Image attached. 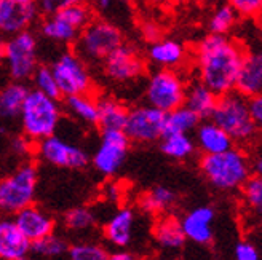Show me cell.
I'll list each match as a JSON object with an SVG mask.
<instances>
[{"label": "cell", "instance_id": "12", "mask_svg": "<svg viewBox=\"0 0 262 260\" xmlns=\"http://www.w3.org/2000/svg\"><path fill=\"white\" fill-rule=\"evenodd\" d=\"M129 144L123 129H102L99 146L91 158L93 168L104 177L115 176L126 160Z\"/></svg>", "mask_w": 262, "mask_h": 260}, {"label": "cell", "instance_id": "39", "mask_svg": "<svg viewBox=\"0 0 262 260\" xmlns=\"http://www.w3.org/2000/svg\"><path fill=\"white\" fill-rule=\"evenodd\" d=\"M77 2H85V0H37L35 5L38 8V13H42V15H51V13L69 7L72 4H77Z\"/></svg>", "mask_w": 262, "mask_h": 260}, {"label": "cell", "instance_id": "40", "mask_svg": "<svg viewBox=\"0 0 262 260\" xmlns=\"http://www.w3.org/2000/svg\"><path fill=\"white\" fill-rule=\"evenodd\" d=\"M126 4L128 0H93V8L102 15H107L112 11H120V8Z\"/></svg>", "mask_w": 262, "mask_h": 260}, {"label": "cell", "instance_id": "2", "mask_svg": "<svg viewBox=\"0 0 262 260\" xmlns=\"http://www.w3.org/2000/svg\"><path fill=\"white\" fill-rule=\"evenodd\" d=\"M199 168L208 184L224 193L240 190L253 174L251 155L240 146L219 153L202 155Z\"/></svg>", "mask_w": 262, "mask_h": 260}, {"label": "cell", "instance_id": "9", "mask_svg": "<svg viewBox=\"0 0 262 260\" xmlns=\"http://www.w3.org/2000/svg\"><path fill=\"white\" fill-rule=\"evenodd\" d=\"M186 80L176 69H157L146 83V101L150 106L169 112L184 104Z\"/></svg>", "mask_w": 262, "mask_h": 260}, {"label": "cell", "instance_id": "5", "mask_svg": "<svg viewBox=\"0 0 262 260\" xmlns=\"http://www.w3.org/2000/svg\"><path fill=\"white\" fill-rule=\"evenodd\" d=\"M123 43V32L114 21L93 18L74 42V51L88 64H101Z\"/></svg>", "mask_w": 262, "mask_h": 260}, {"label": "cell", "instance_id": "42", "mask_svg": "<svg viewBox=\"0 0 262 260\" xmlns=\"http://www.w3.org/2000/svg\"><path fill=\"white\" fill-rule=\"evenodd\" d=\"M32 146H35V144H34V142H31L24 134H21V136H18V137H15L11 140V149L15 150L16 153H19V155L29 153Z\"/></svg>", "mask_w": 262, "mask_h": 260}, {"label": "cell", "instance_id": "36", "mask_svg": "<svg viewBox=\"0 0 262 260\" xmlns=\"http://www.w3.org/2000/svg\"><path fill=\"white\" fill-rule=\"evenodd\" d=\"M68 257L71 260H107L109 251L98 243H77L69 246Z\"/></svg>", "mask_w": 262, "mask_h": 260}, {"label": "cell", "instance_id": "34", "mask_svg": "<svg viewBox=\"0 0 262 260\" xmlns=\"http://www.w3.org/2000/svg\"><path fill=\"white\" fill-rule=\"evenodd\" d=\"M64 227L71 231H85L93 228L96 224V216L95 212L85 206L72 207L68 212L64 214Z\"/></svg>", "mask_w": 262, "mask_h": 260}, {"label": "cell", "instance_id": "46", "mask_svg": "<svg viewBox=\"0 0 262 260\" xmlns=\"http://www.w3.org/2000/svg\"><path fill=\"white\" fill-rule=\"evenodd\" d=\"M109 258H112V260H135L136 255L133 252L126 251V248H122V249H117L115 252L109 254Z\"/></svg>", "mask_w": 262, "mask_h": 260}, {"label": "cell", "instance_id": "48", "mask_svg": "<svg viewBox=\"0 0 262 260\" xmlns=\"http://www.w3.org/2000/svg\"><path fill=\"white\" fill-rule=\"evenodd\" d=\"M199 2H202L205 5H216V4L221 2V0H199Z\"/></svg>", "mask_w": 262, "mask_h": 260}, {"label": "cell", "instance_id": "25", "mask_svg": "<svg viewBox=\"0 0 262 260\" xmlns=\"http://www.w3.org/2000/svg\"><path fill=\"white\" fill-rule=\"evenodd\" d=\"M154 240L157 246L166 252L181 251L187 241L181 228L179 219L168 214L159 216V220L154 225Z\"/></svg>", "mask_w": 262, "mask_h": 260}, {"label": "cell", "instance_id": "38", "mask_svg": "<svg viewBox=\"0 0 262 260\" xmlns=\"http://www.w3.org/2000/svg\"><path fill=\"white\" fill-rule=\"evenodd\" d=\"M233 258L235 260H259L260 254L254 243L242 240L233 246Z\"/></svg>", "mask_w": 262, "mask_h": 260}, {"label": "cell", "instance_id": "30", "mask_svg": "<svg viewBox=\"0 0 262 260\" xmlns=\"http://www.w3.org/2000/svg\"><path fill=\"white\" fill-rule=\"evenodd\" d=\"M160 150L165 157L174 161H186L195 153V140L190 134H163L160 139Z\"/></svg>", "mask_w": 262, "mask_h": 260}, {"label": "cell", "instance_id": "4", "mask_svg": "<svg viewBox=\"0 0 262 260\" xmlns=\"http://www.w3.org/2000/svg\"><path fill=\"white\" fill-rule=\"evenodd\" d=\"M61 119L62 107L59 99L50 98L35 88H29L18 120L21 134L37 144L38 140L56 133Z\"/></svg>", "mask_w": 262, "mask_h": 260}, {"label": "cell", "instance_id": "32", "mask_svg": "<svg viewBox=\"0 0 262 260\" xmlns=\"http://www.w3.org/2000/svg\"><path fill=\"white\" fill-rule=\"evenodd\" d=\"M238 13L235 11L227 2L224 4H216L213 8L211 15L208 18L206 28L209 34H219V35H229L233 28L237 26L238 21Z\"/></svg>", "mask_w": 262, "mask_h": 260}, {"label": "cell", "instance_id": "44", "mask_svg": "<svg viewBox=\"0 0 262 260\" xmlns=\"http://www.w3.org/2000/svg\"><path fill=\"white\" fill-rule=\"evenodd\" d=\"M142 34H144V37H146L149 42H154V40H157V38H160V37H162L159 26H155V24H152V22L144 24Z\"/></svg>", "mask_w": 262, "mask_h": 260}, {"label": "cell", "instance_id": "50", "mask_svg": "<svg viewBox=\"0 0 262 260\" xmlns=\"http://www.w3.org/2000/svg\"><path fill=\"white\" fill-rule=\"evenodd\" d=\"M21 2H28V4H35L37 0H21Z\"/></svg>", "mask_w": 262, "mask_h": 260}, {"label": "cell", "instance_id": "21", "mask_svg": "<svg viewBox=\"0 0 262 260\" xmlns=\"http://www.w3.org/2000/svg\"><path fill=\"white\" fill-rule=\"evenodd\" d=\"M235 89L248 99L262 94V48L245 51Z\"/></svg>", "mask_w": 262, "mask_h": 260}, {"label": "cell", "instance_id": "26", "mask_svg": "<svg viewBox=\"0 0 262 260\" xmlns=\"http://www.w3.org/2000/svg\"><path fill=\"white\" fill-rule=\"evenodd\" d=\"M178 201V193L165 185H155L139 197V207L149 216H163L173 209Z\"/></svg>", "mask_w": 262, "mask_h": 260}, {"label": "cell", "instance_id": "49", "mask_svg": "<svg viewBox=\"0 0 262 260\" xmlns=\"http://www.w3.org/2000/svg\"><path fill=\"white\" fill-rule=\"evenodd\" d=\"M149 2H152V4H163L165 0H149Z\"/></svg>", "mask_w": 262, "mask_h": 260}, {"label": "cell", "instance_id": "3", "mask_svg": "<svg viewBox=\"0 0 262 260\" xmlns=\"http://www.w3.org/2000/svg\"><path fill=\"white\" fill-rule=\"evenodd\" d=\"M209 119L233 139L235 146L251 147L259 137L250 112V99L238 93L237 89L217 96L216 106Z\"/></svg>", "mask_w": 262, "mask_h": 260}, {"label": "cell", "instance_id": "45", "mask_svg": "<svg viewBox=\"0 0 262 260\" xmlns=\"http://www.w3.org/2000/svg\"><path fill=\"white\" fill-rule=\"evenodd\" d=\"M104 195H106V198H109V200H112V201H117L120 198V195H122V188H120V185L119 184H109L106 188H104Z\"/></svg>", "mask_w": 262, "mask_h": 260}, {"label": "cell", "instance_id": "1", "mask_svg": "<svg viewBox=\"0 0 262 260\" xmlns=\"http://www.w3.org/2000/svg\"><path fill=\"white\" fill-rule=\"evenodd\" d=\"M245 48L229 35L208 34L193 51L199 80L217 96L235 89Z\"/></svg>", "mask_w": 262, "mask_h": 260}, {"label": "cell", "instance_id": "10", "mask_svg": "<svg viewBox=\"0 0 262 260\" xmlns=\"http://www.w3.org/2000/svg\"><path fill=\"white\" fill-rule=\"evenodd\" d=\"M53 72L61 94H80V93H91L93 89V77L88 69V62L78 56L74 50L64 51L61 56L55 59L50 66Z\"/></svg>", "mask_w": 262, "mask_h": 260}, {"label": "cell", "instance_id": "13", "mask_svg": "<svg viewBox=\"0 0 262 260\" xmlns=\"http://www.w3.org/2000/svg\"><path fill=\"white\" fill-rule=\"evenodd\" d=\"M35 152L42 161L64 170H82L90 163L86 150L80 146L71 144L68 139L56 136V133L38 140Z\"/></svg>", "mask_w": 262, "mask_h": 260}, {"label": "cell", "instance_id": "6", "mask_svg": "<svg viewBox=\"0 0 262 260\" xmlns=\"http://www.w3.org/2000/svg\"><path fill=\"white\" fill-rule=\"evenodd\" d=\"M93 18L95 8L85 0V2H77L61 8L51 15H43L38 28H40L42 37H45L47 40L61 45H71Z\"/></svg>", "mask_w": 262, "mask_h": 260}, {"label": "cell", "instance_id": "14", "mask_svg": "<svg viewBox=\"0 0 262 260\" xmlns=\"http://www.w3.org/2000/svg\"><path fill=\"white\" fill-rule=\"evenodd\" d=\"M101 66L106 79H109L117 85H126L135 82L141 79L144 72H146V62H144L142 56L138 53V50L125 43L117 46L101 62Z\"/></svg>", "mask_w": 262, "mask_h": 260}, {"label": "cell", "instance_id": "27", "mask_svg": "<svg viewBox=\"0 0 262 260\" xmlns=\"http://www.w3.org/2000/svg\"><path fill=\"white\" fill-rule=\"evenodd\" d=\"M216 101H217V94L199 79L187 83L184 106L193 110L202 120L209 119V115H211L216 106Z\"/></svg>", "mask_w": 262, "mask_h": 260}, {"label": "cell", "instance_id": "43", "mask_svg": "<svg viewBox=\"0 0 262 260\" xmlns=\"http://www.w3.org/2000/svg\"><path fill=\"white\" fill-rule=\"evenodd\" d=\"M253 147V157H251V166H253V173L262 176V140H256Z\"/></svg>", "mask_w": 262, "mask_h": 260}, {"label": "cell", "instance_id": "15", "mask_svg": "<svg viewBox=\"0 0 262 260\" xmlns=\"http://www.w3.org/2000/svg\"><path fill=\"white\" fill-rule=\"evenodd\" d=\"M38 18L35 4L21 0H0V37H11L28 31Z\"/></svg>", "mask_w": 262, "mask_h": 260}, {"label": "cell", "instance_id": "8", "mask_svg": "<svg viewBox=\"0 0 262 260\" xmlns=\"http://www.w3.org/2000/svg\"><path fill=\"white\" fill-rule=\"evenodd\" d=\"M4 66L11 80L24 83L31 80L38 66V40L31 29L5 38Z\"/></svg>", "mask_w": 262, "mask_h": 260}, {"label": "cell", "instance_id": "23", "mask_svg": "<svg viewBox=\"0 0 262 260\" xmlns=\"http://www.w3.org/2000/svg\"><path fill=\"white\" fill-rule=\"evenodd\" d=\"M28 91L29 88L24 82L15 80L0 88V125H2V128L18 123L19 112Z\"/></svg>", "mask_w": 262, "mask_h": 260}, {"label": "cell", "instance_id": "47", "mask_svg": "<svg viewBox=\"0 0 262 260\" xmlns=\"http://www.w3.org/2000/svg\"><path fill=\"white\" fill-rule=\"evenodd\" d=\"M4 42H5V38L0 37V64L4 62Z\"/></svg>", "mask_w": 262, "mask_h": 260}, {"label": "cell", "instance_id": "16", "mask_svg": "<svg viewBox=\"0 0 262 260\" xmlns=\"http://www.w3.org/2000/svg\"><path fill=\"white\" fill-rule=\"evenodd\" d=\"M216 219L214 207L203 204L196 206L189 212L179 219L181 228L184 231V237L187 241H192L199 246H209L214 240L213 224Z\"/></svg>", "mask_w": 262, "mask_h": 260}, {"label": "cell", "instance_id": "41", "mask_svg": "<svg viewBox=\"0 0 262 260\" xmlns=\"http://www.w3.org/2000/svg\"><path fill=\"white\" fill-rule=\"evenodd\" d=\"M250 112L259 136H262V94L250 98Z\"/></svg>", "mask_w": 262, "mask_h": 260}, {"label": "cell", "instance_id": "37", "mask_svg": "<svg viewBox=\"0 0 262 260\" xmlns=\"http://www.w3.org/2000/svg\"><path fill=\"white\" fill-rule=\"evenodd\" d=\"M238 16L254 19L262 16V0H226Z\"/></svg>", "mask_w": 262, "mask_h": 260}, {"label": "cell", "instance_id": "29", "mask_svg": "<svg viewBox=\"0 0 262 260\" xmlns=\"http://www.w3.org/2000/svg\"><path fill=\"white\" fill-rule=\"evenodd\" d=\"M98 126L102 129H123L128 109L112 96L98 98Z\"/></svg>", "mask_w": 262, "mask_h": 260}, {"label": "cell", "instance_id": "11", "mask_svg": "<svg viewBox=\"0 0 262 260\" xmlns=\"http://www.w3.org/2000/svg\"><path fill=\"white\" fill-rule=\"evenodd\" d=\"M123 131L136 144L159 142L165 134V112L150 104L128 109Z\"/></svg>", "mask_w": 262, "mask_h": 260}, {"label": "cell", "instance_id": "24", "mask_svg": "<svg viewBox=\"0 0 262 260\" xmlns=\"http://www.w3.org/2000/svg\"><path fill=\"white\" fill-rule=\"evenodd\" d=\"M240 192L243 222H246L248 227L262 225V176L253 173Z\"/></svg>", "mask_w": 262, "mask_h": 260}, {"label": "cell", "instance_id": "35", "mask_svg": "<svg viewBox=\"0 0 262 260\" xmlns=\"http://www.w3.org/2000/svg\"><path fill=\"white\" fill-rule=\"evenodd\" d=\"M31 80L34 83V88L38 89L40 93L50 96V98H55V99H61V89L58 86V82L55 79L53 72H51L50 66H43V64H38L37 69L34 70Z\"/></svg>", "mask_w": 262, "mask_h": 260}, {"label": "cell", "instance_id": "19", "mask_svg": "<svg viewBox=\"0 0 262 260\" xmlns=\"http://www.w3.org/2000/svg\"><path fill=\"white\" fill-rule=\"evenodd\" d=\"M136 212L133 207H120L117 209L102 227V235L115 249L128 248L135 238Z\"/></svg>", "mask_w": 262, "mask_h": 260}, {"label": "cell", "instance_id": "31", "mask_svg": "<svg viewBox=\"0 0 262 260\" xmlns=\"http://www.w3.org/2000/svg\"><path fill=\"white\" fill-rule=\"evenodd\" d=\"M202 119L184 104L165 113V134H192Z\"/></svg>", "mask_w": 262, "mask_h": 260}, {"label": "cell", "instance_id": "33", "mask_svg": "<svg viewBox=\"0 0 262 260\" xmlns=\"http://www.w3.org/2000/svg\"><path fill=\"white\" fill-rule=\"evenodd\" d=\"M68 249H69V243L62 237L56 235L55 231L31 243V254L40 255L43 258H58L68 254Z\"/></svg>", "mask_w": 262, "mask_h": 260}, {"label": "cell", "instance_id": "22", "mask_svg": "<svg viewBox=\"0 0 262 260\" xmlns=\"http://www.w3.org/2000/svg\"><path fill=\"white\" fill-rule=\"evenodd\" d=\"M193 133L195 147L202 152V155L219 153L235 146L233 139L211 119H203Z\"/></svg>", "mask_w": 262, "mask_h": 260}, {"label": "cell", "instance_id": "20", "mask_svg": "<svg viewBox=\"0 0 262 260\" xmlns=\"http://www.w3.org/2000/svg\"><path fill=\"white\" fill-rule=\"evenodd\" d=\"M147 59L157 69H179L187 61V50L174 38H157L147 48Z\"/></svg>", "mask_w": 262, "mask_h": 260}, {"label": "cell", "instance_id": "7", "mask_svg": "<svg viewBox=\"0 0 262 260\" xmlns=\"http://www.w3.org/2000/svg\"><path fill=\"white\" fill-rule=\"evenodd\" d=\"M38 170L32 161L19 164L13 173L0 179V214L13 216L35 200Z\"/></svg>", "mask_w": 262, "mask_h": 260}, {"label": "cell", "instance_id": "18", "mask_svg": "<svg viewBox=\"0 0 262 260\" xmlns=\"http://www.w3.org/2000/svg\"><path fill=\"white\" fill-rule=\"evenodd\" d=\"M31 255V241L18 228L13 216L0 214V260H24Z\"/></svg>", "mask_w": 262, "mask_h": 260}, {"label": "cell", "instance_id": "17", "mask_svg": "<svg viewBox=\"0 0 262 260\" xmlns=\"http://www.w3.org/2000/svg\"><path fill=\"white\" fill-rule=\"evenodd\" d=\"M13 219H15L21 233L31 243L40 240L56 230L55 217L42 209L40 206H35L34 203L23 207L16 214H13Z\"/></svg>", "mask_w": 262, "mask_h": 260}, {"label": "cell", "instance_id": "28", "mask_svg": "<svg viewBox=\"0 0 262 260\" xmlns=\"http://www.w3.org/2000/svg\"><path fill=\"white\" fill-rule=\"evenodd\" d=\"M64 107L75 120L85 125H98V98L91 93L64 96Z\"/></svg>", "mask_w": 262, "mask_h": 260}]
</instances>
